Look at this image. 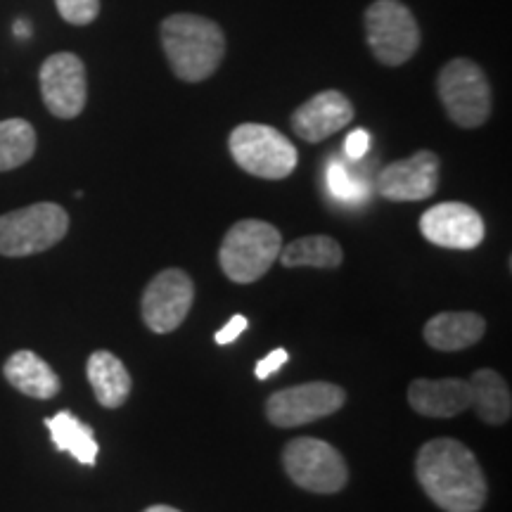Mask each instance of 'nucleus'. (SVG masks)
Wrapping results in <instances>:
<instances>
[{"mask_svg":"<svg viewBox=\"0 0 512 512\" xmlns=\"http://www.w3.org/2000/svg\"><path fill=\"white\" fill-rule=\"evenodd\" d=\"M41 95L48 112L57 119H76L88 100L86 67L74 53H55L38 72Z\"/></svg>","mask_w":512,"mask_h":512,"instance_id":"9b49d317","label":"nucleus"},{"mask_svg":"<svg viewBox=\"0 0 512 512\" xmlns=\"http://www.w3.org/2000/svg\"><path fill=\"white\" fill-rule=\"evenodd\" d=\"M439 100L448 117L463 128L486 124L491 114V86L477 62L456 57L441 67L437 79Z\"/></svg>","mask_w":512,"mask_h":512,"instance_id":"423d86ee","label":"nucleus"},{"mask_svg":"<svg viewBox=\"0 0 512 512\" xmlns=\"http://www.w3.org/2000/svg\"><path fill=\"white\" fill-rule=\"evenodd\" d=\"M366 38L377 60L399 67L418 53L420 27L401 0H375L366 10Z\"/></svg>","mask_w":512,"mask_h":512,"instance_id":"6e6552de","label":"nucleus"},{"mask_svg":"<svg viewBox=\"0 0 512 512\" xmlns=\"http://www.w3.org/2000/svg\"><path fill=\"white\" fill-rule=\"evenodd\" d=\"M287 361H290V354H287L285 349H273L271 354L264 356L259 363H256L254 375L259 377V380H268V377H271L273 373H278V370L283 368Z\"/></svg>","mask_w":512,"mask_h":512,"instance_id":"393cba45","label":"nucleus"},{"mask_svg":"<svg viewBox=\"0 0 512 512\" xmlns=\"http://www.w3.org/2000/svg\"><path fill=\"white\" fill-rule=\"evenodd\" d=\"M46 427L53 437V444L57 451L69 453L79 460L81 465L93 467L95 460H98L100 446L95 441L93 427H88L86 422H81L74 413L60 411L53 418L46 420Z\"/></svg>","mask_w":512,"mask_h":512,"instance_id":"aec40b11","label":"nucleus"},{"mask_svg":"<svg viewBox=\"0 0 512 512\" xmlns=\"http://www.w3.org/2000/svg\"><path fill=\"white\" fill-rule=\"evenodd\" d=\"M283 249L280 230L266 221L245 219L228 230L219 249V264L233 283L249 285L271 271Z\"/></svg>","mask_w":512,"mask_h":512,"instance_id":"7ed1b4c3","label":"nucleus"},{"mask_svg":"<svg viewBox=\"0 0 512 512\" xmlns=\"http://www.w3.org/2000/svg\"><path fill=\"white\" fill-rule=\"evenodd\" d=\"M344 150H347L349 159H361L366 157V152L370 150V133L363 131V128H356V131L349 133L347 143H344Z\"/></svg>","mask_w":512,"mask_h":512,"instance_id":"a878e982","label":"nucleus"},{"mask_svg":"<svg viewBox=\"0 0 512 512\" xmlns=\"http://www.w3.org/2000/svg\"><path fill=\"white\" fill-rule=\"evenodd\" d=\"M86 373L100 406H124L128 394H131V375H128L126 366L112 354V351H93L91 358H88Z\"/></svg>","mask_w":512,"mask_h":512,"instance_id":"a211bd4d","label":"nucleus"},{"mask_svg":"<svg viewBox=\"0 0 512 512\" xmlns=\"http://www.w3.org/2000/svg\"><path fill=\"white\" fill-rule=\"evenodd\" d=\"M287 477L313 494H337L349 482L347 460L328 441L299 437L283 451Z\"/></svg>","mask_w":512,"mask_h":512,"instance_id":"0eeeda50","label":"nucleus"},{"mask_svg":"<svg viewBox=\"0 0 512 512\" xmlns=\"http://www.w3.org/2000/svg\"><path fill=\"white\" fill-rule=\"evenodd\" d=\"M420 233L432 245L467 252L482 245L486 228L479 211L470 204L444 202L422 214Z\"/></svg>","mask_w":512,"mask_h":512,"instance_id":"f8f14e48","label":"nucleus"},{"mask_svg":"<svg viewBox=\"0 0 512 512\" xmlns=\"http://www.w3.org/2000/svg\"><path fill=\"white\" fill-rule=\"evenodd\" d=\"M344 403H347V392L339 384L306 382L268 396L266 418L271 425L290 430V427H304L320 418H328Z\"/></svg>","mask_w":512,"mask_h":512,"instance_id":"1a4fd4ad","label":"nucleus"},{"mask_svg":"<svg viewBox=\"0 0 512 512\" xmlns=\"http://www.w3.org/2000/svg\"><path fill=\"white\" fill-rule=\"evenodd\" d=\"M143 512H181V510L171 508V505H152V508H147Z\"/></svg>","mask_w":512,"mask_h":512,"instance_id":"cd10ccee","label":"nucleus"},{"mask_svg":"<svg viewBox=\"0 0 512 512\" xmlns=\"http://www.w3.org/2000/svg\"><path fill=\"white\" fill-rule=\"evenodd\" d=\"M36 152V131L27 119L0 121V171L27 164Z\"/></svg>","mask_w":512,"mask_h":512,"instance_id":"4be33fe9","label":"nucleus"},{"mask_svg":"<svg viewBox=\"0 0 512 512\" xmlns=\"http://www.w3.org/2000/svg\"><path fill=\"white\" fill-rule=\"evenodd\" d=\"M228 147L242 171L266 181H283L299 162V152L290 138L266 124H240L233 128Z\"/></svg>","mask_w":512,"mask_h":512,"instance_id":"20e7f679","label":"nucleus"},{"mask_svg":"<svg viewBox=\"0 0 512 512\" xmlns=\"http://www.w3.org/2000/svg\"><path fill=\"white\" fill-rule=\"evenodd\" d=\"M467 384H470V408H475L479 420H484L486 425H505L510 420V387L496 370H475Z\"/></svg>","mask_w":512,"mask_h":512,"instance_id":"6ab92c4d","label":"nucleus"},{"mask_svg":"<svg viewBox=\"0 0 512 512\" xmlns=\"http://www.w3.org/2000/svg\"><path fill=\"white\" fill-rule=\"evenodd\" d=\"M69 230V214L60 204L38 202L0 216V254L31 256L55 247Z\"/></svg>","mask_w":512,"mask_h":512,"instance_id":"39448f33","label":"nucleus"},{"mask_svg":"<svg viewBox=\"0 0 512 512\" xmlns=\"http://www.w3.org/2000/svg\"><path fill=\"white\" fill-rule=\"evenodd\" d=\"M55 5L64 22L76 27L93 24L100 15V0H55Z\"/></svg>","mask_w":512,"mask_h":512,"instance_id":"b1692460","label":"nucleus"},{"mask_svg":"<svg viewBox=\"0 0 512 512\" xmlns=\"http://www.w3.org/2000/svg\"><path fill=\"white\" fill-rule=\"evenodd\" d=\"M162 48L181 81H207L226 55V38L214 19L202 15H171L162 22Z\"/></svg>","mask_w":512,"mask_h":512,"instance_id":"f03ea898","label":"nucleus"},{"mask_svg":"<svg viewBox=\"0 0 512 512\" xmlns=\"http://www.w3.org/2000/svg\"><path fill=\"white\" fill-rule=\"evenodd\" d=\"M486 332V320L475 311H444L427 320L425 342L437 351H463L475 347Z\"/></svg>","mask_w":512,"mask_h":512,"instance_id":"dca6fc26","label":"nucleus"},{"mask_svg":"<svg viewBox=\"0 0 512 512\" xmlns=\"http://www.w3.org/2000/svg\"><path fill=\"white\" fill-rule=\"evenodd\" d=\"M325 183H328L330 195L342 204H361L368 200V183L349 166L339 159H330L328 169H325Z\"/></svg>","mask_w":512,"mask_h":512,"instance_id":"5701e85b","label":"nucleus"},{"mask_svg":"<svg viewBox=\"0 0 512 512\" xmlns=\"http://www.w3.org/2000/svg\"><path fill=\"white\" fill-rule=\"evenodd\" d=\"M415 475L441 510L479 512L484 508V472L463 441L451 437L427 441L415 458Z\"/></svg>","mask_w":512,"mask_h":512,"instance_id":"f257e3e1","label":"nucleus"},{"mask_svg":"<svg viewBox=\"0 0 512 512\" xmlns=\"http://www.w3.org/2000/svg\"><path fill=\"white\" fill-rule=\"evenodd\" d=\"M3 375L17 392L31 396V399H53V396L60 394L62 387L55 370L50 368L41 356L29 349L15 351V354L8 358L3 366Z\"/></svg>","mask_w":512,"mask_h":512,"instance_id":"f3484780","label":"nucleus"},{"mask_svg":"<svg viewBox=\"0 0 512 512\" xmlns=\"http://www.w3.org/2000/svg\"><path fill=\"white\" fill-rule=\"evenodd\" d=\"M342 256V247L337 240L328 235H309V238H299L280 249L278 259L285 268H337L342 264Z\"/></svg>","mask_w":512,"mask_h":512,"instance_id":"412c9836","label":"nucleus"},{"mask_svg":"<svg viewBox=\"0 0 512 512\" xmlns=\"http://www.w3.org/2000/svg\"><path fill=\"white\" fill-rule=\"evenodd\" d=\"M15 31H17V34H19V36H22V34H29V31H31V29H27V24H22V22H19V24H17V27H15Z\"/></svg>","mask_w":512,"mask_h":512,"instance_id":"c85d7f7f","label":"nucleus"},{"mask_svg":"<svg viewBox=\"0 0 512 512\" xmlns=\"http://www.w3.org/2000/svg\"><path fill=\"white\" fill-rule=\"evenodd\" d=\"M439 157L430 150L415 152L384 166L377 176V192L389 202H420L432 197L439 188Z\"/></svg>","mask_w":512,"mask_h":512,"instance_id":"ddd939ff","label":"nucleus"},{"mask_svg":"<svg viewBox=\"0 0 512 512\" xmlns=\"http://www.w3.org/2000/svg\"><path fill=\"white\" fill-rule=\"evenodd\" d=\"M351 119H354V105L347 95L339 91H323L294 110L292 128L306 143H320L349 126Z\"/></svg>","mask_w":512,"mask_h":512,"instance_id":"4468645a","label":"nucleus"},{"mask_svg":"<svg viewBox=\"0 0 512 512\" xmlns=\"http://www.w3.org/2000/svg\"><path fill=\"white\" fill-rule=\"evenodd\" d=\"M192 302H195V285H192L190 275L181 268H166L145 287L140 313H143L147 328L157 335H166V332L181 328L192 309Z\"/></svg>","mask_w":512,"mask_h":512,"instance_id":"9d476101","label":"nucleus"},{"mask_svg":"<svg viewBox=\"0 0 512 512\" xmlns=\"http://www.w3.org/2000/svg\"><path fill=\"white\" fill-rule=\"evenodd\" d=\"M408 403L415 413L427 418H453L470 408V384L458 377L446 380H413L408 387Z\"/></svg>","mask_w":512,"mask_h":512,"instance_id":"2eb2a0df","label":"nucleus"},{"mask_svg":"<svg viewBox=\"0 0 512 512\" xmlns=\"http://www.w3.org/2000/svg\"><path fill=\"white\" fill-rule=\"evenodd\" d=\"M245 330H247V318L245 316H233L226 323V328H221L219 332H216L214 339H216V344L226 347V344L235 342V339H238Z\"/></svg>","mask_w":512,"mask_h":512,"instance_id":"bb28decb","label":"nucleus"}]
</instances>
